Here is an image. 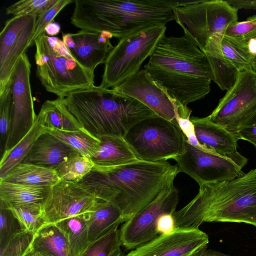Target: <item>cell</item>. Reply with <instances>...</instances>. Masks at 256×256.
<instances>
[{
  "mask_svg": "<svg viewBox=\"0 0 256 256\" xmlns=\"http://www.w3.org/2000/svg\"><path fill=\"white\" fill-rule=\"evenodd\" d=\"M102 200L78 182L61 180L44 199L42 210L46 224H54L92 212Z\"/></svg>",
  "mask_w": 256,
  "mask_h": 256,
  "instance_id": "obj_15",
  "label": "cell"
},
{
  "mask_svg": "<svg viewBox=\"0 0 256 256\" xmlns=\"http://www.w3.org/2000/svg\"><path fill=\"white\" fill-rule=\"evenodd\" d=\"M193 1L75 0L71 22L82 30L106 31L120 39L166 25L175 20L176 8Z\"/></svg>",
  "mask_w": 256,
  "mask_h": 256,
  "instance_id": "obj_3",
  "label": "cell"
},
{
  "mask_svg": "<svg viewBox=\"0 0 256 256\" xmlns=\"http://www.w3.org/2000/svg\"><path fill=\"white\" fill-rule=\"evenodd\" d=\"M190 120L199 143L213 154L225 156L238 152V139L235 134L212 122L208 116L193 117Z\"/></svg>",
  "mask_w": 256,
  "mask_h": 256,
  "instance_id": "obj_19",
  "label": "cell"
},
{
  "mask_svg": "<svg viewBox=\"0 0 256 256\" xmlns=\"http://www.w3.org/2000/svg\"><path fill=\"white\" fill-rule=\"evenodd\" d=\"M12 98L10 84L0 94V150L3 152L12 128Z\"/></svg>",
  "mask_w": 256,
  "mask_h": 256,
  "instance_id": "obj_34",
  "label": "cell"
},
{
  "mask_svg": "<svg viewBox=\"0 0 256 256\" xmlns=\"http://www.w3.org/2000/svg\"><path fill=\"white\" fill-rule=\"evenodd\" d=\"M178 172L186 173L198 184L220 182L240 175L248 160L238 152L220 156L200 150L185 142L184 152L174 158Z\"/></svg>",
  "mask_w": 256,
  "mask_h": 256,
  "instance_id": "obj_10",
  "label": "cell"
},
{
  "mask_svg": "<svg viewBox=\"0 0 256 256\" xmlns=\"http://www.w3.org/2000/svg\"><path fill=\"white\" fill-rule=\"evenodd\" d=\"M195 256H229L228 255L212 250H210L204 249Z\"/></svg>",
  "mask_w": 256,
  "mask_h": 256,
  "instance_id": "obj_45",
  "label": "cell"
},
{
  "mask_svg": "<svg viewBox=\"0 0 256 256\" xmlns=\"http://www.w3.org/2000/svg\"><path fill=\"white\" fill-rule=\"evenodd\" d=\"M37 16H13L6 20L0 34V94L10 84L17 63L26 53L34 34Z\"/></svg>",
  "mask_w": 256,
  "mask_h": 256,
  "instance_id": "obj_16",
  "label": "cell"
},
{
  "mask_svg": "<svg viewBox=\"0 0 256 256\" xmlns=\"http://www.w3.org/2000/svg\"><path fill=\"white\" fill-rule=\"evenodd\" d=\"M54 224L65 234L72 256H80L90 244L85 214L70 217Z\"/></svg>",
  "mask_w": 256,
  "mask_h": 256,
  "instance_id": "obj_30",
  "label": "cell"
},
{
  "mask_svg": "<svg viewBox=\"0 0 256 256\" xmlns=\"http://www.w3.org/2000/svg\"><path fill=\"white\" fill-rule=\"evenodd\" d=\"M74 2L72 0H58L52 8L40 14L36 18L35 30L28 48L34 44L36 40L44 32L46 26L53 22L58 14L67 5Z\"/></svg>",
  "mask_w": 256,
  "mask_h": 256,
  "instance_id": "obj_38",
  "label": "cell"
},
{
  "mask_svg": "<svg viewBox=\"0 0 256 256\" xmlns=\"http://www.w3.org/2000/svg\"><path fill=\"white\" fill-rule=\"evenodd\" d=\"M44 117V123L48 127H54L65 131L82 129L75 117L65 105L63 98L47 100L40 110Z\"/></svg>",
  "mask_w": 256,
  "mask_h": 256,
  "instance_id": "obj_29",
  "label": "cell"
},
{
  "mask_svg": "<svg viewBox=\"0 0 256 256\" xmlns=\"http://www.w3.org/2000/svg\"><path fill=\"white\" fill-rule=\"evenodd\" d=\"M109 32L82 30L75 33L62 34V40L74 58L84 68L94 72L104 64L114 46Z\"/></svg>",
  "mask_w": 256,
  "mask_h": 256,
  "instance_id": "obj_18",
  "label": "cell"
},
{
  "mask_svg": "<svg viewBox=\"0 0 256 256\" xmlns=\"http://www.w3.org/2000/svg\"><path fill=\"white\" fill-rule=\"evenodd\" d=\"M58 2V0H22L6 8V14L14 16L30 15L38 17Z\"/></svg>",
  "mask_w": 256,
  "mask_h": 256,
  "instance_id": "obj_36",
  "label": "cell"
},
{
  "mask_svg": "<svg viewBox=\"0 0 256 256\" xmlns=\"http://www.w3.org/2000/svg\"><path fill=\"white\" fill-rule=\"evenodd\" d=\"M124 138L143 160H174L185 152L186 138L178 124L158 116L137 123Z\"/></svg>",
  "mask_w": 256,
  "mask_h": 256,
  "instance_id": "obj_8",
  "label": "cell"
},
{
  "mask_svg": "<svg viewBox=\"0 0 256 256\" xmlns=\"http://www.w3.org/2000/svg\"><path fill=\"white\" fill-rule=\"evenodd\" d=\"M251 68L256 72V54L252 56L251 58Z\"/></svg>",
  "mask_w": 256,
  "mask_h": 256,
  "instance_id": "obj_47",
  "label": "cell"
},
{
  "mask_svg": "<svg viewBox=\"0 0 256 256\" xmlns=\"http://www.w3.org/2000/svg\"><path fill=\"white\" fill-rule=\"evenodd\" d=\"M256 32V16H250L246 20L237 22L230 25L224 34L233 38H243Z\"/></svg>",
  "mask_w": 256,
  "mask_h": 256,
  "instance_id": "obj_39",
  "label": "cell"
},
{
  "mask_svg": "<svg viewBox=\"0 0 256 256\" xmlns=\"http://www.w3.org/2000/svg\"><path fill=\"white\" fill-rule=\"evenodd\" d=\"M60 180L55 170L52 168L22 162L0 180L26 185L52 187Z\"/></svg>",
  "mask_w": 256,
  "mask_h": 256,
  "instance_id": "obj_27",
  "label": "cell"
},
{
  "mask_svg": "<svg viewBox=\"0 0 256 256\" xmlns=\"http://www.w3.org/2000/svg\"><path fill=\"white\" fill-rule=\"evenodd\" d=\"M226 2L237 10H256V0H227Z\"/></svg>",
  "mask_w": 256,
  "mask_h": 256,
  "instance_id": "obj_43",
  "label": "cell"
},
{
  "mask_svg": "<svg viewBox=\"0 0 256 256\" xmlns=\"http://www.w3.org/2000/svg\"><path fill=\"white\" fill-rule=\"evenodd\" d=\"M144 69L176 102L184 106L210 90V66L203 52L186 34L160 41Z\"/></svg>",
  "mask_w": 256,
  "mask_h": 256,
  "instance_id": "obj_2",
  "label": "cell"
},
{
  "mask_svg": "<svg viewBox=\"0 0 256 256\" xmlns=\"http://www.w3.org/2000/svg\"><path fill=\"white\" fill-rule=\"evenodd\" d=\"M74 152L70 148L46 132L37 139L22 162L53 169Z\"/></svg>",
  "mask_w": 256,
  "mask_h": 256,
  "instance_id": "obj_20",
  "label": "cell"
},
{
  "mask_svg": "<svg viewBox=\"0 0 256 256\" xmlns=\"http://www.w3.org/2000/svg\"><path fill=\"white\" fill-rule=\"evenodd\" d=\"M34 44L36 76L46 91L64 98L72 92L94 86V72L74 58L62 40L44 32Z\"/></svg>",
  "mask_w": 256,
  "mask_h": 256,
  "instance_id": "obj_6",
  "label": "cell"
},
{
  "mask_svg": "<svg viewBox=\"0 0 256 256\" xmlns=\"http://www.w3.org/2000/svg\"><path fill=\"white\" fill-rule=\"evenodd\" d=\"M178 202V192L174 186L164 190L150 204L124 222L120 230L122 245L135 249L158 236L157 224L164 214H172Z\"/></svg>",
  "mask_w": 256,
  "mask_h": 256,
  "instance_id": "obj_12",
  "label": "cell"
},
{
  "mask_svg": "<svg viewBox=\"0 0 256 256\" xmlns=\"http://www.w3.org/2000/svg\"><path fill=\"white\" fill-rule=\"evenodd\" d=\"M52 186L26 185L0 180V202L8 208L42 203Z\"/></svg>",
  "mask_w": 256,
  "mask_h": 256,
  "instance_id": "obj_26",
  "label": "cell"
},
{
  "mask_svg": "<svg viewBox=\"0 0 256 256\" xmlns=\"http://www.w3.org/2000/svg\"><path fill=\"white\" fill-rule=\"evenodd\" d=\"M157 230L159 234H169L176 230L172 214H164L160 217L157 224Z\"/></svg>",
  "mask_w": 256,
  "mask_h": 256,
  "instance_id": "obj_42",
  "label": "cell"
},
{
  "mask_svg": "<svg viewBox=\"0 0 256 256\" xmlns=\"http://www.w3.org/2000/svg\"><path fill=\"white\" fill-rule=\"evenodd\" d=\"M60 24L58 22H52L46 26L44 32L48 36H56L60 32Z\"/></svg>",
  "mask_w": 256,
  "mask_h": 256,
  "instance_id": "obj_44",
  "label": "cell"
},
{
  "mask_svg": "<svg viewBox=\"0 0 256 256\" xmlns=\"http://www.w3.org/2000/svg\"><path fill=\"white\" fill-rule=\"evenodd\" d=\"M93 166L90 158L74 152L53 169L62 180L78 182L91 172Z\"/></svg>",
  "mask_w": 256,
  "mask_h": 256,
  "instance_id": "obj_31",
  "label": "cell"
},
{
  "mask_svg": "<svg viewBox=\"0 0 256 256\" xmlns=\"http://www.w3.org/2000/svg\"><path fill=\"white\" fill-rule=\"evenodd\" d=\"M166 30V25L159 26L120 39L105 60L100 86L112 88L138 72Z\"/></svg>",
  "mask_w": 256,
  "mask_h": 256,
  "instance_id": "obj_7",
  "label": "cell"
},
{
  "mask_svg": "<svg viewBox=\"0 0 256 256\" xmlns=\"http://www.w3.org/2000/svg\"><path fill=\"white\" fill-rule=\"evenodd\" d=\"M208 235L199 229L161 234L126 256H195L207 248Z\"/></svg>",
  "mask_w": 256,
  "mask_h": 256,
  "instance_id": "obj_17",
  "label": "cell"
},
{
  "mask_svg": "<svg viewBox=\"0 0 256 256\" xmlns=\"http://www.w3.org/2000/svg\"><path fill=\"white\" fill-rule=\"evenodd\" d=\"M118 256H125L122 252Z\"/></svg>",
  "mask_w": 256,
  "mask_h": 256,
  "instance_id": "obj_48",
  "label": "cell"
},
{
  "mask_svg": "<svg viewBox=\"0 0 256 256\" xmlns=\"http://www.w3.org/2000/svg\"><path fill=\"white\" fill-rule=\"evenodd\" d=\"M99 140L97 152L90 158L94 166H114L140 160L124 138L106 136Z\"/></svg>",
  "mask_w": 256,
  "mask_h": 256,
  "instance_id": "obj_21",
  "label": "cell"
},
{
  "mask_svg": "<svg viewBox=\"0 0 256 256\" xmlns=\"http://www.w3.org/2000/svg\"><path fill=\"white\" fill-rule=\"evenodd\" d=\"M199 187L189 203L172 214L176 230L199 229L204 222H244L256 227V168Z\"/></svg>",
  "mask_w": 256,
  "mask_h": 256,
  "instance_id": "obj_4",
  "label": "cell"
},
{
  "mask_svg": "<svg viewBox=\"0 0 256 256\" xmlns=\"http://www.w3.org/2000/svg\"><path fill=\"white\" fill-rule=\"evenodd\" d=\"M30 249L44 256H72L65 234L55 224H46L35 234Z\"/></svg>",
  "mask_w": 256,
  "mask_h": 256,
  "instance_id": "obj_25",
  "label": "cell"
},
{
  "mask_svg": "<svg viewBox=\"0 0 256 256\" xmlns=\"http://www.w3.org/2000/svg\"><path fill=\"white\" fill-rule=\"evenodd\" d=\"M85 216L90 243L118 230L119 225L124 222L120 211L112 203L104 200Z\"/></svg>",
  "mask_w": 256,
  "mask_h": 256,
  "instance_id": "obj_23",
  "label": "cell"
},
{
  "mask_svg": "<svg viewBox=\"0 0 256 256\" xmlns=\"http://www.w3.org/2000/svg\"><path fill=\"white\" fill-rule=\"evenodd\" d=\"M238 10L226 0H194L174 9L175 20L202 51L213 36L238 22Z\"/></svg>",
  "mask_w": 256,
  "mask_h": 256,
  "instance_id": "obj_9",
  "label": "cell"
},
{
  "mask_svg": "<svg viewBox=\"0 0 256 256\" xmlns=\"http://www.w3.org/2000/svg\"><path fill=\"white\" fill-rule=\"evenodd\" d=\"M34 236L25 230L17 232L0 248V256H24L31 248Z\"/></svg>",
  "mask_w": 256,
  "mask_h": 256,
  "instance_id": "obj_35",
  "label": "cell"
},
{
  "mask_svg": "<svg viewBox=\"0 0 256 256\" xmlns=\"http://www.w3.org/2000/svg\"><path fill=\"white\" fill-rule=\"evenodd\" d=\"M202 52L210 66L212 80L221 90H229L236 82L240 71L222 54L214 36Z\"/></svg>",
  "mask_w": 256,
  "mask_h": 256,
  "instance_id": "obj_24",
  "label": "cell"
},
{
  "mask_svg": "<svg viewBox=\"0 0 256 256\" xmlns=\"http://www.w3.org/2000/svg\"><path fill=\"white\" fill-rule=\"evenodd\" d=\"M63 100L82 128L98 140L124 138L137 123L158 116L139 101L100 86L72 92Z\"/></svg>",
  "mask_w": 256,
  "mask_h": 256,
  "instance_id": "obj_5",
  "label": "cell"
},
{
  "mask_svg": "<svg viewBox=\"0 0 256 256\" xmlns=\"http://www.w3.org/2000/svg\"><path fill=\"white\" fill-rule=\"evenodd\" d=\"M177 166L168 161H136L114 166H94L78 182L98 198L115 206L124 222L173 186Z\"/></svg>",
  "mask_w": 256,
  "mask_h": 256,
  "instance_id": "obj_1",
  "label": "cell"
},
{
  "mask_svg": "<svg viewBox=\"0 0 256 256\" xmlns=\"http://www.w3.org/2000/svg\"><path fill=\"white\" fill-rule=\"evenodd\" d=\"M24 256H44L30 249Z\"/></svg>",
  "mask_w": 256,
  "mask_h": 256,
  "instance_id": "obj_46",
  "label": "cell"
},
{
  "mask_svg": "<svg viewBox=\"0 0 256 256\" xmlns=\"http://www.w3.org/2000/svg\"><path fill=\"white\" fill-rule=\"evenodd\" d=\"M30 68L25 53L19 59L10 78L12 122L4 151L13 148L28 132L36 119L30 83Z\"/></svg>",
  "mask_w": 256,
  "mask_h": 256,
  "instance_id": "obj_14",
  "label": "cell"
},
{
  "mask_svg": "<svg viewBox=\"0 0 256 256\" xmlns=\"http://www.w3.org/2000/svg\"><path fill=\"white\" fill-rule=\"evenodd\" d=\"M121 246L118 229L90 242L80 256H118L122 252Z\"/></svg>",
  "mask_w": 256,
  "mask_h": 256,
  "instance_id": "obj_33",
  "label": "cell"
},
{
  "mask_svg": "<svg viewBox=\"0 0 256 256\" xmlns=\"http://www.w3.org/2000/svg\"><path fill=\"white\" fill-rule=\"evenodd\" d=\"M112 89L139 101L158 116L174 123L178 124V118L190 116L192 110L178 104L144 69Z\"/></svg>",
  "mask_w": 256,
  "mask_h": 256,
  "instance_id": "obj_13",
  "label": "cell"
},
{
  "mask_svg": "<svg viewBox=\"0 0 256 256\" xmlns=\"http://www.w3.org/2000/svg\"><path fill=\"white\" fill-rule=\"evenodd\" d=\"M46 132L44 117L40 111L34 123L28 132L13 148L5 150L2 154L0 180L4 178L23 162L37 139Z\"/></svg>",
  "mask_w": 256,
  "mask_h": 256,
  "instance_id": "obj_22",
  "label": "cell"
},
{
  "mask_svg": "<svg viewBox=\"0 0 256 256\" xmlns=\"http://www.w3.org/2000/svg\"><path fill=\"white\" fill-rule=\"evenodd\" d=\"M8 208L18 220L23 230L36 234L46 224L42 203H34Z\"/></svg>",
  "mask_w": 256,
  "mask_h": 256,
  "instance_id": "obj_32",
  "label": "cell"
},
{
  "mask_svg": "<svg viewBox=\"0 0 256 256\" xmlns=\"http://www.w3.org/2000/svg\"><path fill=\"white\" fill-rule=\"evenodd\" d=\"M46 132L60 140L76 153L88 158L97 152L100 140L84 129L74 131L62 130L45 126Z\"/></svg>",
  "mask_w": 256,
  "mask_h": 256,
  "instance_id": "obj_28",
  "label": "cell"
},
{
  "mask_svg": "<svg viewBox=\"0 0 256 256\" xmlns=\"http://www.w3.org/2000/svg\"><path fill=\"white\" fill-rule=\"evenodd\" d=\"M22 230L20 222L12 210L0 202V248L3 247L14 234Z\"/></svg>",
  "mask_w": 256,
  "mask_h": 256,
  "instance_id": "obj_37",
  "label": "cell"
},
{
  "mask_svg": "<svg viewBox=\"0 0 256 256\" xmlns=\"http://www.w3.org/2000/svg\"><path fill=\"white\" fill-rule=\"evenodd\" d=\"M256 108V72L252 68L240 72L234 84L208 118L235 134Z\"/></svg>",
  "mask_w": 256,
  "mask_h": 256,
  "instance_id": "obj_11",
  "label": "cell"
},
{
  "mask_svg": "<svg viewBox=\"0 0 256 256\" xmlns=\"http://www.w3.org/2000/svg\"><path fill=\"white\" fill-rule=\"evenodd\" d=\"M235 134L238 140L248 141L256 149V108L247 118Z\"/></svg>",
  "mask_w": 256,
  "mask_h": 256,
  "instance_id": "obj_40",
  "label": "cell"
},
{
  "mask_svg": "<svg viewBox=\"0 0 256 256\" xmlns=\"http://www.w3.org/2000/svg\"><path fill=\"white\" fill-rule=\"evenodd\" d=\"M231 38L252 56L256 54V32L243 38Z\"/></svg>",
  "mask_w": 256,
  "mask_h": 256,
  "instance_id": "obj_41",
  "label": "cell"
}]
</instances>
